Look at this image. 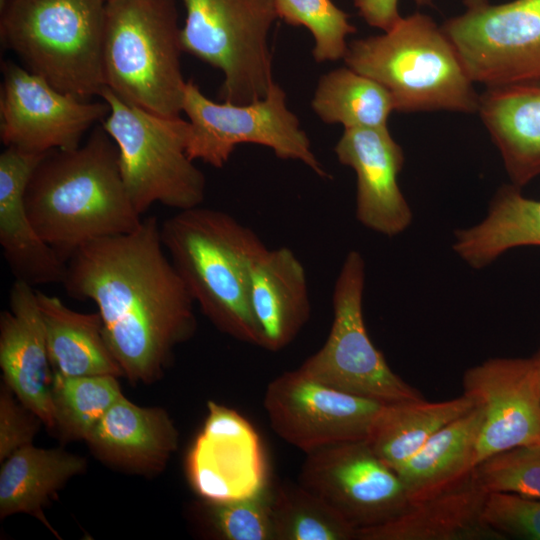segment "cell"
Instances as JSON below:
<instances>
[{"label": "cell", "mask_w": 540, "mask_h": 540, "mask_svg": "<svg viewBox=\"0 0 540 540\" xmlns=\"http://www.w3.org/2000/svg\"><path fill=\"white\" fill-rule=\"evenodd\" d=\"M62 284L69 296L96 304L106 342L130 381L158 379L175 348L196 331L195 301L155 216L132 232L81 246L67 261Z\"/></svg>", "instance_id": "cell-1"}, {"label": "cell", "mask_w": 540, "mask_h": 540, "mask_svg": "<svg viewBox=\"0 0 540 540\" xmlns=\"http://www.w3.org/2000/svg\"><path fill=\"white\" fill-rule=\"evenodd\" d=\"M40 235L67 263L84 244L134 231L142 222L125 187L118 148L103 126L73 150H52L25 193Z\"/></svg>", "instance_id": "cell-2"}, {"label": "cell", "mask_w": 540, "mask_h": 540, "mask_svg": "<svg viewBox=\"0 0 540 540\" xmlns=\"http://www.w3.org/2000/svg\"><path fill=\"white\" fill-rule=\"evenodd\" d=\"M161 239L201 312L222 332L256 346L260 335L250 301V270L266 248L232 215L196 206L161 223Z\"/></svg>", "instance_id": "cell-3"}, {"label": "cell", "mask_w": 540, "mask_h": 540, "mask_svg": "<svg viewBox=\"0 0 540 540\" xmlns=\"http://www.w3.org/2000/svg\"><path fill=\"white\" fill-rule=\"evenodd\" d=\"M344 62L391 95L395 111L474 113L479 94L442 27L422 13L348 44Z\"/></svg>", "instance_id": "cell-4"}, {"label": "cell", "mask_w": 540, "mask_h": 540, "mask_svg": "<svg viewBox=\"0 0 540 540\" xmlns=\"http://www.w3.org/2000/svg\"><path fill=\"white\" fill-rule=\"evenodd\" d=\"M106 0H8L2 44L26 69L81 100L106 87L103 62Z\"/></svg>", "instance_id": "cell-5"}, {"label": "cell", "mask_w": 540, "mask_h": 540, "mask_svg": "<svg viewBox=\"0 0 540 540\" xmlns=\"http://www.w3.org/2000/svg\"><path fill=\"white\" fill-rule=\"evenodd\" d=\"M174 0H106V87L155 114L180 116L186 81Z\"/></svg>", "instance_id": "cell-6"}, {"label": "cell", "mask_w": 540, "mask_h": 540, "mask_svg": "<svg viewBox=\"0 0 540 540\" xmlns=\"http://www.w3.org/2000/svg\"><path fill=\"white\" fill-rule=\"evenodd\" d=\"M110 107L102 126L115 142L121 175L142 216L154 203L185 210L205 199L206 179L186 152L189 121L127 103L109 88L99 95Z\"/></svg>", "instance_id": "cell-7"}, {"label": "cell", "mask_w": 540, "mask_h": 540, "mask_svg": "<svg viewBox=\"0 0 540 540\" xmlns=\"http://www.w3.org/2000/svg\"><path fill=\"white\" fill-rule=\"evenodd\" d=\"M187 52L224 76L219 98L236 104L262 99L274 82L269 32L274 0H182Z\"/></svg>", "instance_id": "cell-8"}, {"label": "cell", "mask_w": 540, "mask_h": 540, "mask_svg": "<svg viewBox=\"0 0 540 540\" xmlns=\"http://www.w3.org/2000/svg\"><path fill=\"white\" fill-rule=\"evenodd\" d=\"M365 283V260L351 250L334 283L329 335L298 369L322 384L383 404L424 399L392 371L371 341L363 316Z\"/></svg>", "instance_id": "cell-9"}, {"label": "cell", "mask_w": 540, "mask_h": 540, "mask_svg": "<svg viewBox=\"0 0 540 540\" xmlns=\"http://www.w3.org/2000/svg\"><path fill=\"white\" fill-rule=\"evenodd\" d=\"M182 112L190 123L186 152L193 161L222 168L237 145L252 143L272 149L280 159L304 163L319 177H328L298 118L289 110L284 90L276 82L262 99L236 104L209 99L189 80Z\"/></svg>", "instance_id": "cell-10"}, {"label": "cell", "mask_w": 540, "mask_h": 540, "mask_svg": "<svg viewBox=\"0 0 540 540\" xmlns=\"http://www.w3.org/2000/svg\"><path fill=\"white\" fill-rule=\"evenodd\" d=\"M441 27L474 83L491 88L540 82V0H487Z\"/></svg>", "instance_id": "cell-11"}, {"label": "cell", "mask_w": 540, "mask_h": 540, "mask_svg": "<svg viewBox=\"0 0 540 540\" xmlns=\"http://www.w3.org/2000/svg\"><path fill=\"white\" fill-rule=\"evenodd\" d=\"M299 483L324 500L356 532L384 524L412 504L397 473L366 440L307 453Z\"/></svg>", "instance_id": "cell-12"}, {"label": "cell", "mask_w": 540, "mask_h": 540, "mask_svg": "<svg viewBox=\"0 0 540 540\" xmlns=\"http://www.w3.org/2000/svg\"><path fill=\"white\" fill-rule=\"evenodd\" d=\"M263 403L274 432L306 453L366 440L384 405L322 384L299 369L273 379Z\"/></svg>", "instance_id": "cell-13"}, {"label": "cell", "mask_w": 540, "mask_h": 540, "mask_svg": "<svg viewBox=\"0 0 540 540\" xmlns=\"http://www.w3.org/2000/svg\"><path fill=\"white\" fill-rule=\"evenodd\" d=\"M0 137L6 147L32 153L73 150L110 111L103 102L81 100L12 61L2 63Z\"/></svg>", "instance_id": "cell-14"}, {"label": "cell", "mask_w": 540, "mask_h": 540, "mask_svg": "<svg viewBox=\"0 0 540 540\" xmlns=\"http://www.w3.org/2000/svg\"><path fill=\"white\" fill-rule=\"evenodd\" d=\"M462 386L484 413L474 467L499 452L540 443V346L528 357H494L468 368Z\"/></svg>", "instance_id": "cell-15"}, {"label": "cell", "mask_w": 540, "mask_h": 540, "mask_svg": "<svg viewBox=\"0 0 540 540\" xmlns=\"http://www.w3.org/2000/svg\"><path fill=\"white\" fill-rule=\"evenodd\" d=\"M189 481L205 501L251 497L269 485L260 439L236 411L208 402V416L187 458Z\"/></svg>", "instance_id": "cell-16"}, {"label": "cell", "mask_w": 540, "mask_h": 540, "mask_svg": "<svg viewBox=\"0 0 540 540\" xmlns=\"http://www.w3.org/2000/svg\"><path fill=\"white\" fill-rule=\"evenodd\" d=\"M334 152L342 165L355 172L358 222L387 237L405 232L413 221L398 182L405 157L388 127L346 128Z\"/></svg>", "instance_id": "cell-17"}, {"label": "cell", "mask_w": 540, "mask_h": 540, "mask_svg": "<svg viewBox=\"0 0 540 540\" xmlns=\"http://www.w3.org/2000/svg\"><path fill=\"white\" fill-rule=\"evenodd\" d=\"M0 367L18 400L54 430L53 373L37 290L20 280L13 282L9 308L0 315Z\"/></svg>", "instance_id": "cell-18"}, {"label": "cell", "mask_w": 540, "mask_h": 540, "mask_svg": "<svg viewBox=\"0 0 540 540\" xmlns=\"http://www.w3.org/2000/svg\"><path fill=\"white\" fill-rule=\"evenodd\" d=\"M46 153L7 147L0 155V245L15 280L63 283L67 263L36 231L26 208L29 180Z\"/></svg>", "instance_id": "cell-19"}, {"label": "cell", "mask_w": 540, "mask_h": 540, "mask_svg": "<svg viewBox=\"0 0 540 540\" xmlns=\"http://www.w3.org/2000/svg\"><path fill=\"white\" fill-rule=\"evenodd\" d=\"M250 308L261 346L279 351L310 319L311 301L305 268L288 247L265 248L250 270Z\"/></svg>", "instance_id": "cell-20"}, {"label": "cell", "mask_w": 540, "mask_h": 540, "mask_svg": "<svg viewBox=\"0 0 540 540\" xmlns=\"http://www.w3.org/2000/svg\"><path fill=\"white\" fill-rule=\"evenodd\" d=\"M488 493L473 475L394 519L356 532V540H503L484 520Z\"/></svg>", "instance_id": "cell-21"}, {"label": "cell", "mask_w": 540, "mask_h": 540, "mask_svg": "<svg viewBox=\"0 0 540 540\" xmlns=\"http://www.w3.org/2000/svg\"><path fill=\"white\" fill-rule=\"evenodd\" d=\"M178 431L167 412L141 407L122 395L96 424L86 442L101 459L138 472L163 469L177 449Z\"/></svg>", "instance_id": "cell-22"}, {"label": "cell", "mask_w": 540, "mask_h": 540, "mask_svg": "<svg viewBox=\"0 0 540 540\" xmlns=\"http://www.w3.org/2000/svg\"><path fill=\"white\" fill-rule=\"evenodd\" d=\"M477 112L511 183L540 177V82L486 88Z\"/></svg>", "instance_id": "cell-23"}, {"label": "cell", "mask_w": 540, "mask_h": 540, "mask_svg": "<svg viewBox=\"0 0 540 540\" xmlns=\"http://www.w3.org/2000/svg\"><path fill=\"white\" fill-rule=\"evenodd\" d=\"M525 246H540V199L525 196L512 183L497 189L481 221L456 229L452 242L454 253L475 270Z\"/></svg>", "instance_id": "cell-24"}, {"label": "cell", "mask_w": 540, "mask_h": 540, "mask_svg": "<svg viewBox=\"0 0 540 540\" xmlns=\"http://www.w3.org/2000/svg\"><path fill=\"white\" fill-rule=\"evenodd\" d=\"M52 371L67 377L123 376L104 336L99 312L82 313L37 290Z\"/></svg>", "instance_id": "cell-25"}, {"label": "cell", "mask_w": 540, "mask_h": 540, "mask_svg": "<svg viewBox=\"0 0 540 540\" xmlns=\"http://www.w3.org/2000/svg\"><path fill=\"white\" fill-rule=\"evenodd\" d=\"M483 419V409L476 404L471 411L435 433L394 470L412 503L450 488L471 473Z\"/></svg>", "instance_id": "cell-26"}, {"label": "cell", "mask_w": 540, "mask_h": 540, "mask_svg": "<svg viewBox=\"0 0 540 540\" xmlns=\"http://www.w3.org/2000/svg\"><path fill=\"white\" fill-rule=\"evenodd\" d=\"M1 463V519L17 513L30 514L53 531L42 508L68 480L83 472L86 460L62 448L29 444Z\"/></svg>", "instance_id": "cell-27"}, {"label": "cell", "mask_w": 540, "mask_h": 540, "mask_svg": "<svg viewBox=\"0 0 540 540\" xmlns=\"http://www.w3.org/2000/svg\"><path fill=\"white\" fill-rule=\"evenodd\" d=\"M475 406L476 402L465 394L439 402L421 399L384 404L366 441L395 470L435 433Z\"/></svg>", "instance_id": "cell-28"}, {"label": "cell", "mask_w": 540, "mask_h": 540, "mask_svg": "<svg viewBox=\"0 0 540 540\" xmlns=\"http://www.w3.org/2000/svg\"><path fill=\"white\" fill-rule=\"evenodd\" d=\"M311 106L327 124L346 128L387 126L395 106L390 93L377 81L348 66L324 74Z\"/></svg>", "instance_id": "cell-29"}, {"label": "cell", "mask_w": 540, "mask_h": 540, "mask_svg": "<svg viewBox=\"0 0 540 540\" xmlns=\"http://www.w3.org/2000/svg\"><path fill=\"white\" fill-rule=\"evenodd\" d=\"M274 540H352L356 530L300 483L272 487Z\"/></svg>", "instance_id": "cell-30"}, {"label": "cell", "mask_w": 540, "mask_h": 540, "mask_svg": "<svg viewBox=\"0 0 540 540\" xmlns=\"http://www.w3.org/2000/svg\"><path fill=\"white\" fill-rule=\"evenodd\" d=\"M51 391L54 430L67 440L84 441L123 395L112 375L67 377L53 372Z\"/></svg>", "instance_id": "cell-31"}, {"label": "cell", "mask_w": 540, "mask_h": 540, "mask_svg": "<svg viewBox=\"0 0 540 540\" xmlns=\"http://www.w3.org/2000/svg\"><path fill=\"white\" fill-rule=\"evenodd\" d=\"M279 19L292 26H303L313 36L316 62L344 59L346 37L356 32L349 15L332 0H274Z\"/></svg>", "instance_id": "cell-32"}, {"label": "cell", "mask_w": 540, "mask_h": 540, "mask_svg": "<svg viewBox=\"0 0 540 540\" xmlns=\"http://www.w3.org/2000/svg\"><path fill=\"white\" fill-rule=\"evenodd\" d=\"M272 486L244 499L203 500L201 517L211 535L224 540H274Z\"/></svg>", "instance_id": "cell-33"}, {"label": "cell", "mask_w": 540, "mask_h": 540, "mask_svg": "<svg viewBox=\"0 0 540 540\" xmlns=\"http://www.w3.org/2000/svg\"><path fill=\"white\" fill-rule=\"evenodd\" d=\"M473 475L488 494L540 499V443L494 454L477 464Z\"/></svg>", "instance_id": "cell-34"}, {"label": "cell", "mask_w": 540, "mask_h": 540, "mask_svg": "<svg viewBox=\"0 0 540 540\" xmlns=\"http://www.w3.org/2000/svg\"><path fill=\"white\" fill-rule=\"evenodd\" d=\"M483 517L504 539L540 540V499L489 493Z\"/></svg>", "instance_id": "cell-35"}, {"label": "cell", "mask_w": 540, "mask_h": 540, "mask_svg": "<svg viewBox=\"0 0 540 540\" xmlns=\"http://www.w3.org/2000/svg\"><path fill=\"white\" fill-rule=\"evenodd\" d=\"M42 420L3 383L0 389V461L32 444Z\"/></svg>", "instance_id": "cell-36"}, {"label": "cell", "mask_w": 540, "mask_h": 540, "mask_svg": "<svg viewBox=\"0 0 540 540\" xmlns=\"http://www.w3.org/2000/svg\"><path fill=\"white\" fill-rule=\"evenodd\" d=\"M353 3L367 24L383 32L390 30L402 18L399 0H353Z\"/></svg>", "instance_id": "cell-37"}, {"label": "cell", "mask_w": 540, "mask_h": 540, "mask_svg": "<svg viewBox=\"0 0 540 540\" xmlns=\"http://www.w3.org/2000/svg\"><path fill=\"white\" fill-rule=\"evenodd\" d=\"M416 5L418 6H423V5H430L432 0H413ZM487 0H465V4L466 6H473V5H477V4H480L482 2H485Z\"/></svg>", "instance_id": "cell-38"}, {"label": "cell", "mask_w": 540, "mask_h": 540, "mask_svg": "<svg viewBox=\"0 0 540 540\" xmlns=\"http://www.w3.org/2000/svg\"><path fill=\"white\" fill-rule=\"evenodd\" d=\"M8 0H0V10L2 11L6 4H7Z\"/></svg>", "instance_id": "cell-39"}]
</instances>
